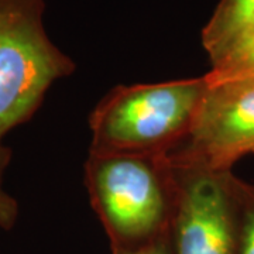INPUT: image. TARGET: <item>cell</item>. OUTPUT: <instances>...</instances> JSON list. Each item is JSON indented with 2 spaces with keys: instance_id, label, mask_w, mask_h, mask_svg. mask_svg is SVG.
Returning a JSON list of instances; mask_svg holds the SVG:
<instances>
[{
  "instance_id": "cell-3",
  "label": "cell",
  "mask_w": 254,
  "mask_h": 254,
  "mask_svg": "<svg viewBox=\"0 0 254 254\" xmlns=\"http://www.w3.org/2000/svg\"><path fill=\"white\" fill-rule=\"evenodd\" d=\"M44 0H0V143L43 103L75 64L50 40Z\"/></svg>"
},
{
  "instance_id": "cell-10",
  "label": "cell",
  "mask_w": 254,
  "mask_h": 254,
  "mask_svg": "<svg viewBox=\"0 0 254 254\" xmlns=\"http://www.w3.org/2000/svg\"><path fill=\"white\" fill-rule=\"evenodd\" d=\"M167 242V235H164L143 245L118 247L116 254H173Z\"/></svg>"
},
{
  "instance_id": "cell-6",
  "label": "cell",
  "mask_w": 254,
  "mask_h": 254,
  "mask_svg": "<svg viewBox=\"0 0 254 254\" xmlns=\"http://www.w3.org/2000/svg\"><path fill=\"white\" fill-rule=\"evenodd\" d=\"M209 85L254 81V23L240 31L226 46L209 55Z\"/></svg>"
},
{
  "instance_id": "cell-5",
  "label": "cell",
  "mask_w": 254,
  "mask_h": 254,
  "mask_svg": "<svg viewBox=\"0 0 254 254\" xmlns=\"http://www.w3.org/2000/svg\"><path fill=\"white\" fill-rule=\"evenodd\" d=\"M178 198L171 232L175 254H237L239 203L232 171L175 168Z\"/></svg>"
},
{
  "instance_id": "cell-9",
  "label": "cell",
  "mask_w": 254,
  "mask_h": 254,
  "mask_svg": "<svg viewBox=\"0 0 254 254\" xmlns=\"http://www.w3.org/2000/svg\"><path fill=\"white\" fill-rule=\"evenodd\" d=\"M11 161V150L0 143V229L9 230L18 216V202L4 188V174Z\"/></svg>"
},
{
  "instance_id": "cell-4",
  "label": "cell",
  "mask_w": 254,
  "mask_h": 254,
  "mask_svg": "<svg viewBox=\"0 0 254 254\" xmlns=\"http://www.w3.org/2000/svg\"><path fill=\"white\" fill-rule=\"evenodd\" d=\"M252 153L254 81H243L209 85L190 133L167 155L175 168L223 173Z\"/></svg>"
},
{
  "instance_id": "cell-1",
  "label": "cell",
  "mask_w": 254,
  "mask_h": 254,
  "mask_svg": "<svg viewBox=\"0 0 254 254\" xmlns=\"http://www.w3.org/2000/svg\"><path fill=\"white\" fill-rule=\"evenodd\" d=\"M85 184L92 208L119 247L143 245L171 230L180 181L167 154L89 150Z\"/></svg>"
},
{
  "instance_id": "cell-7",
  "label": "cell",
  "mask_w": 254,
  "mask_h": 254,
  "mask_svg": "<svg viewBox=\"0 0 254 254\" xmlns=\"http://www.w3.org/2000/svg\"><path fill=\"white\" fill-rule=\"evenodd\" d=\"M254 23V0H220L202 30V46L212 55Z\"/></svg>"
},
{
  "instance_id": "cell-2",
  "label": "cell",
  "mask_w": 254,
  "mask_h": 254,
  "mask_svg": "<svg viewBox=\"0 0 254 254\" xmlns=\"http://www.w3.org/2000/svg\"><path fill=\"white\" fill-rule=\"evenodd\" d=\"M203 76L120 85L89 116V150L99 153L167 154L195 125L208 92Z\"/></svg>"
},
{
  "instance_id": "cell-8",
  "label": "cell",
  "mask_w": 254,
  "mask_h": 254,
  "mask_svg": "<svg viewBox=\"0 0 254 254\" xmlns=\"http://www.w3.org/2000/svg\"><path fill=\"white\" fill-rule=\"evenodd\" d=\"M239 203L237 254H254V185L235 177Z\"/></svg>"
}]
</instances>
